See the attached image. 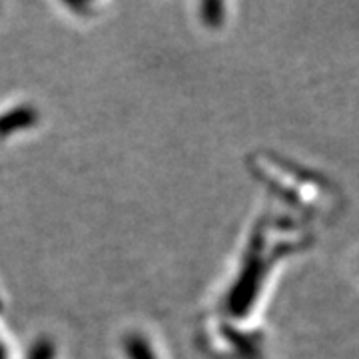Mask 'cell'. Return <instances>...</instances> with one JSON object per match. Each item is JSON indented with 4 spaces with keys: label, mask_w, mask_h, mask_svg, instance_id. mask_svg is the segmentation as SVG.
Segmentation results:
<instances>
[{
    "label": "cell",
    "mask_w": 359,
    "mask_h": 359,
    "mask_svg": "<svg viewBox=\"0 0 359 359\" xmlns=\"http://www.w3.org/2000/svg\"><path fill=\"white\" fill-rule=\"evenodd\" d=\"M39 120V114L30 106H18L0 116V136H11L16 130H25Z\"/></svg>",
    "instance_id": "obj_1"
},
{
    "label": "cell",
    "mask_w": 359,
    "mask_h": 359,
    "mask_svg": "<svg viewBox=\"0 0 359 359\" xmlns=\"http://www.w3.org/2000/svg\"><path fill=\"white\" fill-rule=\"evenodd\" d=\"M126 353L130 359H156V355L150 351L148 341L140 335H130L126 339Z\"/></svg>",
    "instance_id": "obj_2"
},
{
    "label": "cell",
    "mask_w": 359,
    "mask_h": 359,
    "mask_svg": "<svg viewBox=\"0 0 359 359\" xmlns=\"http://www.w3.org/2000/svg\"><path fill=\"white\" fill-rule=\"evenodd\" d=\"M28 359H54V346L50 339H39L30 349Z\"/></svg>",
    "instance_id": "obj_3"
},
{
    "label": "cell",
    "mask_w": 359,
    "mask_h": 359,
    "mask_svg": "<svg viewBox=\"0 0 359 359\" xmlns=\"http://www.w3.org/2000/svg\"><path fill=\"white\" fill-rule=\"evenodd\" d=\"M0 359H6V351H4V347L0 344Z\"/></svg>",
    "instance_id": "obj_4"
}]
</instances>
